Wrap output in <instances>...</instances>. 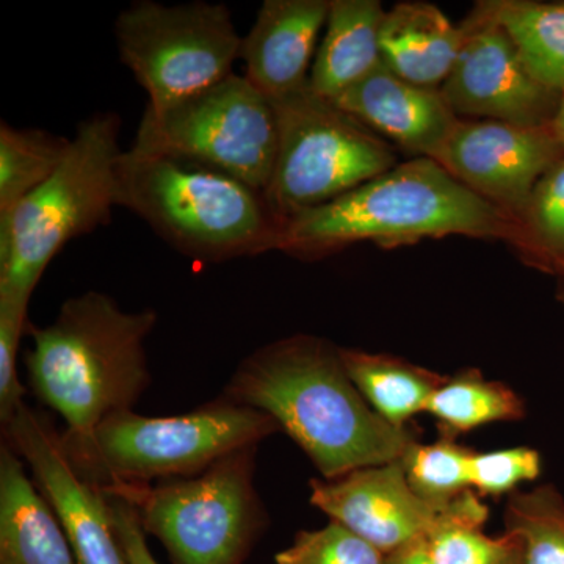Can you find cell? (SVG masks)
Returning <instances> with one entry per match:
<instances>
[{"instance_id":"obj_26","label":"cell","mask_w":564,"mask_h":564,"mask_svg":"<svg viewBox=\"0 0 564 564\" xmlns=\"http://www.w3.org/2000/svg\"><path fill=\"white\" fill-rule=\"evenodd\" d=\"M474 454L456 440L440 437L432 444L415 441L400 462L411 488L426 502L445 507L473 489L470 464Z\"/></svg>"},{"instance_id":"obj_33","label":"cell","mask_w":564,"mask_h":564,"mask_svg":"<svg viewBox=\"0 0 564 564\" xmlns=\"http://www.w3.org/2000/svg\"><path fill=\"white\" fill-rule=\"evenodd\" d=\"M551 129L564 150V95L560 99L558 109H556L554 120H552Z\"/></svg>"},{"instance_id":"obj_3","label":"cell","mask_w":564,"mask_h":564,"mask_svg":"<svg viewBox=\"0 0 564 564\" xmlns=\"http://www.w3.org/2000/svg\"><path fill=\"white\" fill-rule=\"evenodd\" d=\"M521 225L456 180L440 162L415 158L333 202L282 223L278 250L303 258L356 242L400 247L445 236L514 239Z\"/></svg>"},{"instance_id":"obj_22","label":"cell","mask_w":564,"mask_h":564,"mask_svg":"<svg viewBox=\"0 0 564 564\" xmlns=\"http://www.w3.org/2000/svg\"><path fill=\"white\" fill-rule=\"evenodd\" d=\"M494 14L534 79L564 95V2L492 0Z\"/></svg>"},{"instance_id":"obj_31","label":"cell","mask_w":564,"mask_h":564,"mask_svg":"<svg viewBox=\"0 0 564 564\" xmlns=\"http://www.w3.org/2000/svg\"><path fill=\"white\" fill-rule=\"evenodd\" d=\"M104 491V489H102ZM106 492L109 499L115 532L129 564H161L148 547L147 533L141 529L139 516L131 503L121 497Z\"/></svg>"},{"instance_id":"obj_19","label":"cell","mask_w":564,"mask_h":564,"mask_svg":"<svg viewBox=\"0 0 564 564\" xmlns=\"http://www.w3.org/2000/svg\"><path fill=\"white\" fill-rule=\"evenodd\" d=\"M384 13L380 0H332L310 74L315 95L333 101L383 62L380 29Z\"/></svg>"},{"instance_id":"obj_21","label":"cell","mask_w":564,"mask_h":564,"mask_svg":"<svg viewBox=\"0 0 564 564\" xmlns=\"http://www.w3.org/2000/svg\"><path fill=\"white\" fill-rule=\"evenodd\" d=\"M425 413L436 421L441 437L456 440L491 423L521 421L525 404L507 384L486 380L478 370H464L445 377L430 397Z\"/></svg>"},{"instance_id":"obj_12","label":"cell","mask_w":564,"mask_h":564,"mask_svg":"<svg viewBox=\"0 0 564 564\" xmlns=\"http://www.w3.org/2000/svg\"><path fill=\"white\" fill-rule=\"evenodd\" d=\"M3 436L31 469L36 488L65 530L77 564H129L106 492L74 467L50 419L24 403L3 425Z\"/></svg>"},{"instance_id":"obj_28","label":"cell","mask_w":564,"mask_h":564,"mask_svg":"<svg viewBox=\"0 0 564 564\" xmlns=\"http://www.w3.org/2000/svg\"><path fill=\"white\" fill-rule=\"evenodd\" d=\"M274 560L276 564H384L386 554L332 521L323 529L296 533L293 543Z\"/></svg>"},{"instance_id":"obj_13","label":"cell","mask_w":564,"mask_h":564,"mask_svg":"<svg viewBox=\"0 0 564 564\" xmlns=\"http://www.w3.org/2000/svg\"><path fill=\"white\" fill-rule=\"evenodd\" d=\"M562 159L564 150L551 126L485 120L458 121L434 161L521 221L538 182Z\"/></svg>"},{"instance_id":"obj_15","label":"cell","mask_w":564,"mask_h":564,"mask_svg":"<svg viewBox=\"0 0 564 564\" xmlns=\"http://www.w3.org/2000/svg\"><path fill=\"white\" fill-rule=\"evenodd\" d=\"M332 102L417 158L436 159L459 121L441 88L411 84L383 62Z\"/></svg>"},{"instance_id":"obj_9","label":"cell","mask_w":564,"mask_h":564,"mask_svg":"<svg viewBox=\"0 0 564 564\" xmlns=\"http://www.w3.org/2000/svg\"><path fill=\"white\" fill-rule=\"evenodd\" d=\"M115 39L152 110L176 106L231 76L242 50L225 3L139 0L118 14Z\"/></svg>"},{"instance_id":"obj_35","label":"cell","mask_w":564,"mask_h":564,"mask_svg":"<svg viewBox=\"0 0 564 564\" xmlns=\"http://www.w3.org/2000/svg\"><path fill=\"white\" fill-rule=\"evenodd\" d=\"M556 272L562 274V278H563V292H562V296H563V300H564V267H562V269L556 270Z\"/></svg>"},{"instance_id":"obj_29","label":"cell","mask_w":564,"mask_h":564,"mask_svg":"<svg viewBox=\"0 0 564 564\" xmlns=\"http://www.w3.org/2000/svg\"><path fill=\"white\" fill-rule=\"evenodd\" d=\"M543 470L540 452L532 447L502 448L474 454L470 464V485L480 497H500L518 492L519 485L534 481Z\"/></svg>"},{"instance_id":"obj_2","label":"cell","mask_w":564,"mask_h":564,"mask_svg":"<svg viewBox=\"0 0 564 564\" xmlns=\"http://www.w3.org/2000/svg\"><path fill=\"white\" fill-rule=\"evenodd\" d=\"M158 321L155 311L128 313L93 291L66 300L50 325L29 323V386L65 421L68 456L80 454L107 417L132 410L150 388L144 343Z\"/></svg>"},{"instance_id":"obj_36","label":"cell","mask_w":564,"mask_h":564,"mask_svg":"<svg viewBox=\"0 0 564 564\" xmlns=\"http://www.w3.org/2000/svg\"><path fill=\"white\" fill-rule=\"evenodd\" d=\"M564 267V265H563ZM560 269H562V267H560Z\"/></svg>"},{"instance_id":"obj_25","label":"cell","mask_w":564,"mask_h":564,"mask_svg":"<svg viewBox=\"0 0 564 564\" xmlns=\"http://www.w3.org/2000/svg\"><path fill=\"white\" fill-rule=\"evenodd\" d=\"M505 533L521 543L527 564H564V497L552 485L511 494Z\"/></svg>"},{"instance_id":"obj_20","label":"cell","mask_w":564,"mask_h":564,"mask_svg":"<svg viewBox=\"0 0 564 564\" xmlns=\"http://www.w3.org/2000/svg\"><path fill=\"white\" fill-rule=\"evenodd\" d=\"M348 377L375 413L395 429L425 413L433 392L444 383V375L423 369L381 352L340 348Z\"/></svg>"},{"instance_id":"obj_16","label":"cell","mask_w":564,"mask_h":564,"mask_svg":"<svg viewBox=\"0 0 564 564\" xmlns=\"http://www.w3.org/2000/svg\"><path fill=\"white\" fill-rule=\"evenodd\" d=\"M332 0H265L242 39L245 77L270 101L310 85L311 62Z\"/></svg>"},{"instance_id":"obj_34","label":"cell","mask_w":564,"mask_h":564,"mask_svg":"<svg viewBox=\"0 0 564 564\" xmlns=\"http://www.w3.org/2000/svg\"><path fill=\"white\" fill-rule=\"evenodd\" d=\"M502 564H527L524 551H522V545L518 541V545L511 551V554L503 560Z\"/></svg>"},{"instance_id":"obj_11","label":"cell","mask_w":564,"mask_h":564,"mask_svg":"<svg viewBox=\"0 0 564 564\" xmlns=\"http://www.w3.org/2000/svg\"><path fill=\"white\" fill-rule=\"evenodd\" d=\"M466 36L441 93L456 115L549 128L562 95L534 79L519 57L513 41L481 2L463 22Z\"/></svg>"},{"instance_id":"obj_1","label":"cell","mask_w":564,"mask_h":564,"mask_svg":"<svg viewBox=\"0 0 564 564\" xmlns=\"http://www.w3.org/2000/svg\"><path fill=\"white\" fill-rule=\"evenodd\" d=\"M223 395L270 415L325 480L399 462L417 441L375 413L348 377L340 348L313 334L251 352Z\"/></svg>"},{"instance_id":"obj_27","label":"cell","mask_w":564,"mask_h":564,"mask_svg":"<svg viewBox=\"0 0 564 564\" xmlns=\"http://www.w3.org/2000/svg\"><path fill=\"white\" fill-rule=\"evenodd\" d=\"M519 223L552 269L564 265V159L538 182Z\"/></svg>"},{"instance_id":"obj_5","label":"cell","mask_w":564,"mask_h":564,"mask_svg":"<svg viewBox=\"0 0 564 564\" xmlns=\"http://www.w3.org/2000/svg\"><path fill=\"white\" fill-rule=\"evenodd\" d=\"M120 131L121 118L111 111L80 121L61 165L0 225V293L31 302L58 251L110 221Z\"/></svg>"},{"instance_id":"obj_24","label":"cell","mask_w":564,"mask_h":564,"mask_svg":"<svg viewBox=\"0 0 564 564\" xmlns=\"http://www.w3.org/2000/svg\"><path fill=\"white\" fill-rule=\"evenodd\" d=\"M488 516V507L474 489L452 500L425 536L433 563L502 564L518 540L508 533L488 536L484 532Z\"/></svg>"},{"instance_id":"obj_32","label":"cell","mask_w":564,"mask_h":564,"mask_svg":"<svg viewBox=\"0 0 564 564\" xmlns=\"http://www.w3.org/2000/svg\"><path fill=\"white\" fill-rule=\"evenodd\" d=\"M384 564H434L430 555L425 536L402 545L391 554L386 555Z\"/></svg>"},{"instance_id":"obj_18","label":"cell","mask_w":564,"mask_h":564,"mask_svg":"<svg viewBox=\"0 0 564 564\" xmlns=\"http://www.w3.org/2000/svg\"><path fill=\"white\" fill-rule=\"evenodd\" d=\"M464 36V24L456 28L433 3H397L381 22V58L402 79L436 88L454 68Z\"/></svg>"},{"instance_id":"obj_8","label":"cell","mask_w":564,"mask_h":564,"mask_svg":"<svg viewBox=\"0 0 564 564\" xmlns=\"http://www.w3.org/2000/svg\"><path fill=\"white\" fill-rule=\"evenodd\" d=\"M272 104L278 151L263 196L281 226L397 165L395 154L372 129L310 85Z\"/></svg>"},{"instance_id":"obj_10","label":"cell","mask_w":564,"mask_h":564,"mask_svg":"<svg viewBox=\"0 0 564 564\" xmlns=\"http://www.w3.org/2000/svg\"><path fill=\"white\" fill-rule=\"evenodd\" d=\"M133 148L180 155L265 191L278 151L272 101L232 73L165 110L144 109Z\"/></svg>"},{"instance_id":"obj_4","label":"cell","mask_w":564,"mask_h":564,"mask_svg":"<svg viewBox=\"0 0 564 564\" xmlns=\"http://www.w3.org/2000/svg\"><path fill=\"white\" fill-rule=\"evenodd\" d=\"M118 206L196 261L225 262L278 250L281 223L262 192L180 155L133 147L122 151Z\"/></svg>"},{"instance_id":"obj_6","label":"cell","mask_w":564,"mask_h":564,"mask_svg":"<svg viewBox=\"0 0 564 564\" xmlns=\"http://www.w3.org/2000/svg\"><path fill=\"white\" fill-rule=\"evenodd\" d=\"M280 426L270 415L225 395L196 410L150 417L132 410L111 414L70 463L99 486L150 485L203 474L245 447L259 445Z\"/></svg>"},{"instance_id":"obj_7","label":"cell","mask_w":564,"mask_h":564,"mask_svg":"<svg viewBox=\"0 0 564 564\" xmlns=\"http://www.w3.org/2000/svg\"><path fill=\"white\" fill-rule=\"evenodd\" d=\"M259 445L225 456L191 478L110 485L104 491L135 508L173 564H245L269 524L254 486Z\"/></svg>"},{"instance_id":"obj_23","label":"cell","mask_w":564,"mask_h":564,"mask_svg":"<svg viewBox=\"0 0 564 564\" xmlns=\"http://www.w3.org/2000/svg\"><path fill=\"white\" fill-rule=\"evenodd\" d=\"M68 139L40 129H18L0 124V225L13 217L14 210L32 192L55 172Z\"/></svg>"},{"instance_id":"obj_17","label":"cell","mask_w":564,"mask_h":564,"mask_svg":"<svg viewBox=\"0 0 564 564\" xmlns=\"http://www.w3.org/2000/svg\"><path fill=\"white\" fill-rule=\"evenodd\" d=\"M0 564H77L57 516L9 444L0 448Z\"/></svg>"},{"instance_id":"obj_14","label":"cell","mask_w":564,"mask_h":564,"mask_svg":"<svg viewBox=\"0 0 564 564\" xmlns=\"http://www.w3.org/2000/svg\"><path fill=\"white\" fill-rule=\"evenodd\" d=\"M310 502L388 555L426 536L441 513L411 488L402 462L361 467L343 477L310 481Z\"/></svg>"},{"instance_id":"obj_30","label":"cell","mask_w":564,"mask_h":564,"mask_svg":"<svg viewBox=\"0 0 564 564\" xmlns=\"http://www.w3.org/2000/svg\"><path fill=\"white\" fill-rule=\"evenodd\" d=\"M29 302L0 293V422L7 425L24 404L25 389L18 377L21 337L28 332Z\"/></svg>"}]
</instances>
